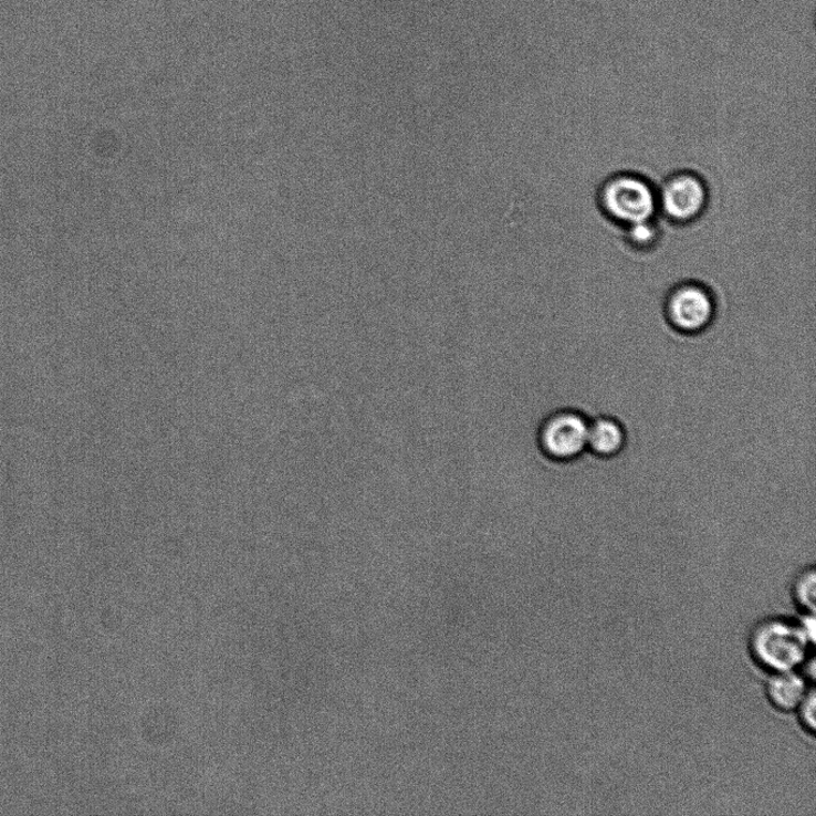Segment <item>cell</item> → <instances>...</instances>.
Listing matches in <instances>:
<instances>
[{
  "label": "cell",
  "mask_w": 816,
  "mask_h": 816,
  "mask_svg": "<svg viewBox=\"0 0 816 816\" xmlns=\"http://www.w3.org/2000/svg\"><path fill=\"white\" fill-rule=\"evenodd\" d=\"M807 691L805 679L793 671L776 673L766 687L770 703L781 711L796 710Z\"/></svg>",
  "instance_id": "cell-7"
},
{
  "label": "cell",
  "mask_w": 816,
  "mask_h": 816,
  "mask_svg": "<svg viewBox=\"0 0 816 816\" xmlns=\"http://www.w3.org/2000/svg\"><path fill=\"white\" fill-rule=\"evenodd\" d=\"M808 636L803 627L783 620H767L751 636L753 658L775 673L793 671L806 660Z\"/></svg>",
  "instance_id": "cell-2"
},
{
  "label": "cell",
  "mask_w": 816,
  "mask_h": 816,
  "mask_svg": "<svg viewBox=\"0 0 816 816\" xmlns=\"http://www.w3.org/2000/svg\"><path fill=\"white\" fill-rule=\"evenodd\" d=\"M709 188L703 178L690 170L667 176L658 189V212L677 226L692 224L708 209Z\"/></svg>",
  "instance_id": "cell-5"
},
{
  "label": "cell",
  "mask_w": 816,
  "mask_h": 816,
  "mask_svg": "<svg viewBox=\"0 0 816 816\" xmlns=\"http://www.w3.org/2000/svg\"><path fill=\"white\" fill-rule=\"evenodd\" d=\"M597 203L608 220L626 229L656 218L658 189L639 174L617 172L605 178L599 186Z\"/></svg>",
  "instance_id": "cell-1"
},
{
  "label": "cell",
  "mask_w": 816,
  "mask_h": 816,
  "mask_svg": "<svg viewBox=\"0 0 816 816\" xmlns=\"http://www.w3.org/2000/svg\"><path fill=\"white\" fill-rule=\"evenodd\" d=\"M626 428L618 420L600 417L589 421L587 450L600 458H613L625 450Z\"/></svg>",
  "instance_id": "cell-6"
},
{
  "label": "cell",
  "mask_w": 816,
  "mask_h": 816,
  "mask_svg": "<svg viewBox=\"0 0 816 816\" xmlns=\"http://www.w3.org/2000/svg\"><path fill=\"white\" fill-rule=\"evenodd\" d=\"M816 700H815V691L812 689L807 691L806 695L804 697V700L801 701L796 710L798 711V718L801 723L805 726V730L809 733L815 732V721H816Z\"/></svg>",
  "instance_id": "cell-10"
},
{
  "label": "cell",
  "mask_w": 816,
  "mask_h": 816,
  "mask_svg": "<svg viewBox=\"0 0 816 816\" xmlns=\"http://www.w3.org/2000/svg\"><path fill=\"white\" fill-rule=\"evenodd\" d=\"M663 314L676 332L684 335L701 334L715 320V296L699 281H684L667 293Z\"/></svg>",
  "instance_id": "cell-4"
},
{
  "label": "cell",
  "mask_w": 816,
  "mask_h": 816,
  "mask_svg": "<svg viewBox=\"0 0 816 816\" xmlns=\"http://www.w3.org/2000/svg\"><path fill=\"white\" fill-rule=\"evenodd\" d=\"M815 571L812 568L801 574L794 585V598L797 606L808 615H814L815 608Z\"/></svg>",
  "instance_id": "cell-9"
},
{
  "label": "cell",
  "mask_w": 816,
  "mask_h": 816,
  "mask_svg": "<svg viewBox=\"0 0 816 816\" xmlns=\"http://www.w3.org/2000/svg\"><path fill=\"white\" fill-rule=\"evenodd\" d=\"M625 231L627 243L639 251L655 249L661 239V230L655 219L636 222Z\"/></svg>",
  "instance_id": "cell-8"
},
{
  "label": "cell",
  "mask_w": 816,
  "mask_h": 816,
  "mask_svg": "<svg viewBox=\"0 0 816 816\" xmlns=\"http://www.w3.org/2000/svg\"><path fill=\"white\" fill-rule=\"evenodd\" d=\"M588 426L585 415L574 409L548 414L538 427V449L548 461L574 462L587 451Z\"/></svg>",
  "instance_id": "cell-3"
}]
</instances>
